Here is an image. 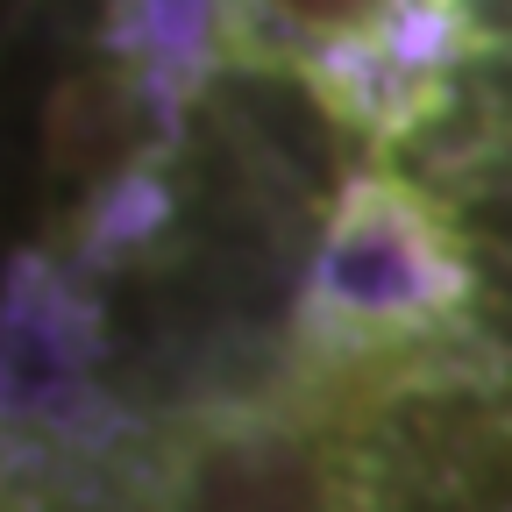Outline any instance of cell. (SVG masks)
Here are the masks:
<instances>
[{"instance_id":"obj_1","label":"cell","mask_w":512,"mask_h":512,"mask_svg":"<svg viewBox=\"0 0 512 512\" xmlns=\"http://www.w3.org/2000/svg\"><path fill=\"white\" fill-rule=\"evenodd\" d=\"M477 328V256L434 192L392 157L356 164L328 214L292 306L278 377H349Z\"/></svg>"},{"instance_id":"obj_2","label":"cell","mask_w":512,"mask_h":512,"mask_svg":"<svg viewBox=\"0 0 512 512\" xmlns=\"http://www.w3.org/2000/svg\"><path fill=\"white\" fill-rule=\"evenodd\" d=\"M150 512H370V456L349 427L278 377L271 392H207L136 427L121 448Z\"/></svg>"},{"instance_id":"obj_3","label":"cell","mask_w":512,"mask_h":512,"mask_svg":"<svg viewBox=\"0 0 512 512\" xmlns=\"http://www.w3.org/2000/svg\"><path fill=\"white\" fill-rule=\"evenodd\" d=\"M128 427L107 406V313L93 278L57 249H15L0 271V448L121 456Z\"/></svg>"},{"instance_id":"obj_4","label":"cell","mask_w":512,"mask_h":512,"mask_svg":"<svg viewBox=\"0 0 512 512\" xmlns=\"http://www.w3.org/2000/svg\"><path fill=\"white\" fill-rule=\"evenodd\" d=\"M150 157H178V143H164L136 72L93 43L86 57L64 64L43 100V185L72 192V207H79Z\"/></svg>"},{"instance_id":"obj_5","label":"cell","mask_w":512,"mask_h":512,"mask_svg":"<svg viewBox=\"0 0 512 512\" xmlns=\"http://www.w3.org/2000/svg\"><path fill=\"white\" fill-rule=\"evenodd\" d=\"M100 50L136 72L164 143H185L228 64V0H107Z\"/></svg>"},{"instance_id":"obj_6","label":"cell","mask_w":512,"mask_h":512,"mask_svg":"<svg viewBox=\"0 0 512 512\" xmlns=\"http://www.w3.org/2000/svg\"><path fill=\"white\" fill-rule=\"evenodd\" d=\"M0 512H150L121 456L0 448Z\"/></svg>"}]
</instances>
